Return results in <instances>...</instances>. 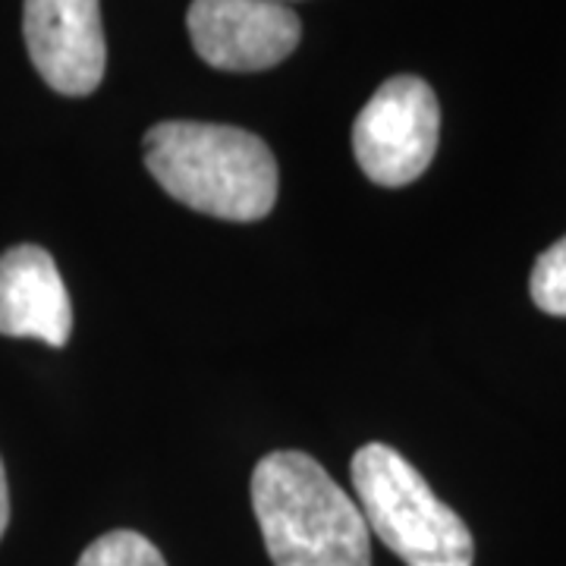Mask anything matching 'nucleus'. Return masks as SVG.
<instances>
[{"label":"nucleus","mask_w":566,"mask_h":566,"mask_svg":"<svg viewBox=\"0 0 566 566\" xmlns=\"http://www.w3.org/2000/svg\"><path fill=\"white\" fill-rule=\"evenodd\" d=\"M142 151L164 192L208 218L252 223L268 218L277 202V161L268 142L240 126L155 123Z\"/></svg>","instance_id":"obj_1"},{"label":"nucleus","mask_w":566,"mask_h":566,"mask_svg":"<svg viewBox=\"0 0 566 566\" xmlns=\"http://www.w3.org/2000/svg\"><path fill=\"white\" fill-rule=\"evenodd\" d=\"M252 510L274 566H371L363 510L308 453H268L252 472Z\"/></svg>","instance_id":"obj_2"},{"label":"nucleus","mask_w":566,"mask_h":566,"mask_svg":"<svg viewBox=\"0 0 566 566\" xmlns=\"http://www.w3.org/2000/svg\"><path fill=\"white\" fill-rule=\"evenodd\" d=\"M353 488L368 532L406 566H472V532L394 447L371 441L353 457Z\"/></svg>","instance_id":"obj_3"},{"label":"nucleus","mask_w":566,"mask_h":566,"mask_svg":"<svg viewBox=\"0 0 566 566\" xmlns=\"http://www.w3.org/2000/svg\"><path fill=\"white\" fill-rule=\"evenodd\" d=\"M441 107L419 76L387 80L353 123V151L363 174L378 186H409L434 161Z\"/></svg>","instance_id":"obj_4"},{"label":"nucleus","mask_w":566,"mask_h":566,"mask_svg":"<svg viewBox=\"0 0 566 566\" xmlns=\"http://www.w3.org/2000/svg\"><path fill=\"white\" fill-rule=\"evenodd\" d=\"M186 25L196 54L227 73L271 70L303 39L300 17L277 0H192Z\"/></svg>","instance_id":"obj_5"},{"label":"nucleus","mask_w":566,"mask_h":566,"mask_svg":"<svg viewBox=\"0 0 566 566\" xmlns=\"http://www.w3.org/2000/svg\"><path fill=\"white\" fill-rule=\"evenodd\" d=\"M22 35L29 61L66 98L92 95L104 76L102 0H25Z\"/></svg>","instance_id":"obj_6"},{"label":"nucleus","mask_w":566,"mask_h":566,"mask_svg":"<svg viewBox=\"0 0 566 566\" xmlns=\"http://www.w3.org/2000/svg\"><path fill=\"white\" fill-rule=\"evenodd\" d=\"M0 334L61 349L73 334V303L48 249L32 243L0 252Z\"/></svg>","instance_id":"obj_7"},{"label":"nucleus","mask_w":566,"mask_h":566,"mask_svg":"<svg viewBox=\"0 0 566 566\" xmlns=\"http://www.w3.org/2000/svg\"><path fill=\"white\" fill-rule=\"evenodd\" d=\"M76 566H167V560L145 535L114 528L85 547Z\"/></svg>","instance_id":"obj_8"},{"label":"nucleus","mask_w":566,"mask_h":566,"mask_svg":"<svg viewBox=\"0 0 566 566\" xmlns=\"http://www.w3.org/2000/svg\"><path fill=\"white\" fill-rule=\"evenodd\" d=\"M528 290L542 312L566 318V237L538 255Z\"/></svg>","instance_id":"obj_9"},{"label":"nucleus","mask_w":566,"mask_h":566,"mask_svg":"<svg viewBox=\"0 0 566 566\" xmlns=\"http://www.w3.org/2000/svg\"><path fill=\"white\" fill-rule=\"evenodd\" d=\"M10 526V488H7V472H3V460H0V538Z\"/></svg>","instance_id":"obj_10"},{"label":"nucleus","mask_w":566,"mask_h":566,"mask_svg":"<svg viewBox=\"0 0 566 566\" xmlns=\"http://www.w3.org/2000/svg\"><path fill=\"white\" fill-rule=\"evenodd\" d=\"M277 3H286V0H277Z\"/></svg>","instance_id":"obj_11"}]
</instances>
